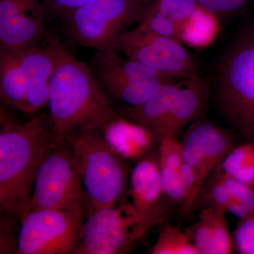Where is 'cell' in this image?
<instances>
[{
  "label": "cell",
  "instance_id": "cell-18",
  "mask_svg": "<svg viewBox=\"0 0 254 254\" xmlns=\"http://www.w3.org/2000/svg\"><path fill=\"white\" fill-rule=\"evenodd\" d=\"M98 82L107 97L126 103L131 107L144 103L165 85L177 81H118L103 79Z\"/></svg>",
  "mask_w": 254,
  "mask_h": 254
},
{
  "label": "cell",
  "instance_id": "cell-16",
  "mask_svg": "<svg viewBox=\"0 0 254 254\" xmlns=\"http://www.w3.org/2000/svg\"><path fill=\"white\" fill-rule=\"evenodd\" d=\"M96 81L103 79L118 81H180V78L164 74L129 58H124L118 50L95 51L91 65Z\"/></svg>",
  "mask_w": 254,
  "mask_h": 254
},
{
  "label": "cell",
  "instance_id": "cell-28",
  "mask_svg": "<svg viewBox=\"0 0 254 254\" xmlns=\"http://www.w3.org/2000/svg\"><path fill=\"white\" fill-rule=\"evenodd\" d=\"M215 173L207 185L202 187L199 195H204V200L208 206L224 209L227 212V207L235 198L217 172Z\"/></svg>",
  "mask_w": 254,
  "mask_h": 254
},
{
  "label": "cell",
  "instance_id": "cell-27",
  "mask_svg": "<svg viewBox=\"0 0 254 254\" xmlns=\"http://www.w3.org/2000/svg\"><path fill=\"white\" fill-rule=\"evenodd\" d=\"M159 166L181 169L184 163L181 142L177 137L164 135L159 137Z\"/></svg>",
  "mask_w": 254,
  "mask_h": 254
},
{
  "label": "cell",
  "instance_id": "cell-15",
  "mask_svg": "<svg viewBox=\"0 0 254 254\" xmlns=\"http://www.w3.org/2000/svg\"><path fill=\"white\" fill-rule=\"evenodd\" d=\"M105 140L125 160H139L151 153L159 138L134 122L116 118L103 129Z\"/></svg>",
  "mask_w": 254,
  "mask_h": 254
},
{
  "label": "cell",
  "instance_id": "cell-4",
  "mask_svg": "<svg viewBox=\"0 0 254 254\" xmlns=\"http://www.w3.org/2000/svg\"><path fill=\"white\" fill-rule=\"evenodd\" d=\"M215 94L224 118L254 143V20L239 31L222 55Z\"/></svg>",
  "mask_w": 254,
  "mask_h": 254
},
{
  "label": "cell",
  "instance_id": "cell-35",
  "mask_svg": "<svg viewBox=\"0 0 254 254\" xmlns=\"http://www.w3.org/2000/svg\"><path fill=\"white\" fill-rule=\"evenodd\" d=\"M139 1H142V2H144V1H153V0H139Z\"/></svg>",
  "mask_w": 254,
  "mask_h": 254
},
{
  "label": "cell",
  "instance_id": "cell-12",
  "mask_svg": "<svg viewBox=\"0 0 254 254\" xmlns=\"http://www.w3.org/2000/svg\"><path fill=\"white\" fill-rule=\"evenodd\" d=\"M151 153L138 160L130 173L128 190L138 222L141 238L164 215V194L158 155Z\"/></svg>",
  "mask_w": 254,
  "mask_h": 254
},
{
  "label": "cell",
  "instance_id": "cell-24",
  "mask_svg": "<svg viewBox=\"0 0 254 254\" xmlns=\"http://www.w3.org/2000/svg\"><path fill=\"white\" fill-rule=\"evenodd\" d=\"M150 4L173 20L177 28L190 18L198 6L195 0H153Z\"/></svg>",
  "mask_w": 254,
  "mask_h": 254
},
{
  "label": "cell",
  "instance_id": "cell-23",
  "mask_svg": "<svg viewBox=\"0 0 254 254\" xmlns=\"http://www.w3.org/2000/svg\"><path fill=\"white\" fill-rule=\"evenodd\" d=\"M136 27L159 36L179 40L176 23L150 4L146 6L144 14Z\"/></svg>",
  "mask_w": 254,
  "mask_h": 254
},
{
  "label": "cell",
  "instance_id": "cell-17",
  "mask_svg": "<svg viewBox=\"0 0 254 254\" xmlns=\"http://www.w3.org/2000/svg\"><path fill=\"white\" fill-rule=\"evenodd\" d=\"M183 80L165 85L144 103L131 107L127 118L155 133L170 111Z\"/></svg>",
  "mask_w": 254,
  "mask_h": 254
},
{
  "label": "cell",
  "instance_id": "cell-30",
  "mask_svg": "<svg viewBox=\"0 0 254 254\" xmlns=\"http://www.w3.org/2000/svg\"><path fill=\"white\" fill-rule=\"evenodd\" d=\"M216 172L222 182L230 190L234 198L242 203L254 216V190L252 189V187L237 181L235 179L225 175L220 170Z\"/></svg>",
  "mask_w": 254,
  "mask_h": 254
},
{
  "label": "cell",
  "instance_id": "cell-7",
  "mask_svg": "<svg viewBox=\"0 0 254 254\" xmlns=\"http://www.w3.org/2000/svg\"><path fill=\"white\" fill-rule=\"evenodd\" d=\"M57 209L86 214V195L74 159L63 138L47 153L35 177L27 210ZM25 211V212H26Z\"/></svg>",
  "mask_w": 254,
  "mask_h": 254
},
{
  "label": "cell",
  "instance_id": "cell-22",
  "mask_svg": "<svg viewBox=\"0 0 254 254\" xmlns=\"http://www.w3.org/2000/svg\"><path fill=\"white\" fill-rule=\"evenodd\" d=\"M212 216L213 207L207 206L200 213L198 221L185 230L200 254H214Z\"/></svg>",
  "mask_w": 254,
  "mask_h": 254
},
{
  "label": "cell",
  "instance_id": "cell-34",
  "mask_svg": "<svg viewBox=\"0 0 254 254\" xmlns=\"http://www.w3.org/2000/svg\"><path fill=\"white\" fill-rule=\"evenodd\" d=\"M11 120L10 119L8 113L5 111L4 108L0 105V129L3 127L6 126L9 123H11Z\"/></svg>",
  "mask_w": 254,
  "mask_h": 254
},
{
  "label": "cell",
  "instance_id": "cell-11",
  "mask_svg": "<svg viewBox=\"0 0 254 254\" xmlns=\"http://www.w3.org/2000/svg\"><path fill=\"white\" fill-rule=\"evenodd\" d=\"M181 143L184 161L193 170L200 193L205 180L233 148L231 136L200 117L190 124Z\"/></svg>",
  "mask_w": 254,
  "mask_h": 254
},
{
  "label": "cell",
  "instance_id": "cell-6",
  "mask_svg": "<svg viewBox=\"0 0 254 254\" xmlns=\"http://www.w3.org/2000/svg\"><path fill=\"white\" fill-rule=\"evenodd\" d=\"M146 6L139 0H88L63 18L68 38L95 51L117 50L119 36L138 23Z\"/></svg>",
  "mask_w": 254,
  "mask_h": 254
},
{
  "label": "cell",
  "instance_id": "cell-33",
  "mask_svg": "<svg viewBox=\"0 0 254 254\" xmlns=\"http://www.w3.org/2000/svg\"><path fill=\"white\" fill-rule=\"evenodd\" d=\"M227 212H230L237 218H240L241 220H247V219L253 216L242 203L235 199L232 200L228 205L227 208Z\"/></svg>",
  "mask_w": 254,
  "mask_h": 254
},
{
  "label": "cell",
  "instance_id": "cell-26",
  "mask_svg": "<svg viewBox=\"0 0 254 254\" xmlns=\"http://www.w3.org/2000/svg\"><path fill=\"white\" fill-rule=\"evenodd\" d=\"M225 214L226 210L224 209L213 207L212 229L214 254H228L232 252V240Z\"/></svg>",
  "mask_w": 254,
  "mask_h": 254
},
{
  "label": "cell",
  "instance_id": "cell-20",
  "mask_svg": "<svg viewBox=\"0 0 254 254\" xmlns=\"http://www.w3.org/2000/svg\"><path fill=\"white\" fill-rule=\"evenodd\" d=\"M220 172L248 186L254 185V143L232 148L220 166Z\"/></svg>",
  "mask_w": 254,
  "mask_h": 254
},
{
  "label": "cell",
  "instance_id": "cell-2",
  "mask_svg": "<svg viewBox=\"0 0 254 254\" xmlns=\"http://www.w3.org/2000/svg\"><path fill=\"white\" fill-rule=\"evenodd\" d=\"M60 139L42 115L0 129V210L18 218L25 213L38 167Z\"/></svg>",
  "mask_w": 254,
  "mask_h": 254
},
{
  "label": "cell",
  "instance_id": "cell-1",
  "mask_svg": "<svg viewBox=\"0 0 254 254\" xmlns=\"http://www.w3.org/2000/svg\"><path fill=\"white\" fill-rule=\"evenodd\" d=\"M56 61L47 105L55 136L79 130H103L118 116L92 73L89 65L72 56L56 38Z\"/></svg>",
  "mask_w": 254,
  "mask_h": 254
},
{
  "label": "cell",
  "instance_id": "cell-14",
  "mask_svg": "<svg viewBox=\"0 0 254 254\" xmlns=\"http://www.w3.org/2000/svg\"><path fill=\"white\" fill-rule=\"evenodd\" d=\"M208 93V82L199 75L184 79L170 111L155 130L156 136H178L184 127L202 116Z\"/></svg>",
  "mask_w": 254,
  "mask_h": 254
},
{
  "label": "cell",
  "instance_id": "cell-9",
  "mask_svg": "<svg viewBox=\"0 0 254 254\" xmlns=\"http://www.w3.org/2000/svg\"><path fill=\"white\" fill-rule=\"evenodd\" d=\"M116 49L129 59L173 77L187 79L199 75L198 63L183 43L175 38L136 27L119 36Z\"/></svg>",
  "mask_w": 254,
  "mask_h": 254
},
{
  "label": "cell",
  "instance_id": "cell-13",
  "mask_svg": "<svg viewBox=\"0 0 254 254\" xmlns=\"http://www.w3.org/2000/svg\"><path fill=\"white\" fill-rule=\"evenodd\" d=\"M44 10L40 0H0V45L22 48L46 36Z\"/></svg>",
  "mask_w": 254,
  "mask_h": 254
},
{
  "label": "cell",
  "instance_id": "cell-8",
  "mask_svg": "<svg viewBox=\"0 0 254 254\" xmlns=\"http://www.w3.org/2000/svg\"><path fill=\"white\" fill-rule=\"evenodd\" d=\"M84 218L57 209L27 210L19 218L17 254H74Z\"/></svg>",
  "mask_w": 254,
  "mask_h": 254
},
{
  "label": "cell",
  "instance_id": "cell-3",
  "mask_svg": "<svg viewBox=\"0 0 254 254\" xmlns=\"http://www.w3.org/2000/svg\"><path fill=\"white\" fill-rule=\"evenodd\" d=\"M63 138L69 147L83 184L86 214L120 204L128 190L129 174L126 160L108 144L103 130H79Z\"/></svg>",
  "mask_w": 254,
  "mask_h": 254
},
{
  "label": "cell",
  "instance_id": "cell-21",
  "mask_svg": "<svg viewBox=\"0 0 254 254\" xmlns=\"http://www.w3.org/2000/svg\"><path fill=\"white\" fill-rule=\"evenodd\" d=\"M153 254H200L185 231L172 225H165L160 230Z\"/></svg>",
  "mask_w": 254,
  "mask_h": 254
},
{
  "label": "cell",
  "instance_id": "cell-25",
  "mask_svg": "<svg viewBox=\"0 0 254 254\" xmlns=\"http://www.w3.org/2000/svg\"><path fill=\"white\" fill-rule=\"evenodd\" d=\"M254 0H195L197 4L219 19L242 14L250 7Z\"/></svg>",
  "mask_w": 254,
  "mask_h": 254
},
{
  "label": "cell",
  "instance_id": "cell-29",
  "mask_svg": "<svg viewBox=\"0 0 254 254\" xmlns=\"http://www.w3.org/2000/svg\"><path fill=\"white\" fill-rule=\"evenodd\" d=\"M19 218L0 210V254H17Z\"/></svg>",
  "mask_w": 254,
  "mask_h": 254
},
{
  "label": "cell",
  "instance_id": "cell-10",
  "mask_svg": "<svg viewBox=\"0 0 254 254\" xmlns=\"http://www.w3.org/2000/svg\"><path fill=\"white\" fill-rule=\"evenodd\" d=\"M141 238L131 203H120L86 214L74 254H120Z\"/></svg>",
  "mask_w": 254,
  "mask_h": 254
},
{
  "label": "cell",
  "instance_id": "cell-19",
  "mask_svg": "<svg viewBox=\"0 0 254 254\" xmlns=\"http://www.w3.org/2000/svg\"><path fill=\"white\" fill-rule=\"evenodd\" d=\"M219 18L199 6L177 28L179 40L192 48H203L215 40L220 31Z\"/></svg>",
  "mask_w": 254,
  "mask_h": 254
},
{
  "label": "cell",
  "instance_id": "cell-32",
  "mask_svg": "<svg viewBox=\"0 0 254 254\" xmlns=\"http://www.w3.org/2000/svg\"><path fill=\"white\" fill-rule=\"evenodd\" d=\"M88 0H42L44 13L54 18L63 19Z\"/></svg>",
  "mask_w": 254,
  "mask_h": 254
},
{
  "label": "cell",
  "instance_id": "cell-31",
  "mask_svg": "<svg viewBox=\"0 0 254 254\" xmlns=\"http://www.w3.org/2000/svg\"><path fill=\"white\" fill-rule=\"evenodd\" d=\"M235 241L240 253L254 254V215L242 220L235 230Z\"/></svg>",
  "mask_w": 254,
  "mask_h": 254
},
{
  "label": "cell",
  "instance_id": "cell-5",
  "mask_svg": "<svg viewBox=\"0 0 254 254\" xmlns=\"http://www.w3.org/2000/svg\"><path fill=\"white\" fill-rule=\"evenodd\" d=\"M56 37L46 46L21 49L0 46V103L34 114L48 103L56 61Z\"/></svg>",
  "mask_w": 254,
  "mask_h": 254
}]
</instances>
